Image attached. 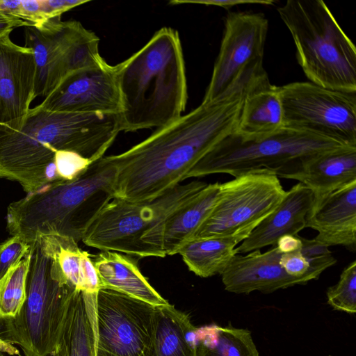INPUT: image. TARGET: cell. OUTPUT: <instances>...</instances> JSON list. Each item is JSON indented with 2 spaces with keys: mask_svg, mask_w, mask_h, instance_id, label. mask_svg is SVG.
I'll return each mask as SVG.
<instances>
[{
  "mask_svg": "<svg viewBox=\"0 0 356 356\" xmlns=\"http://www.w3.org/2000/svg\"><path fill=\"white\" fill-rule=\"evenodd\" d=\"M96 295L97 292L81 290L75 292L57 347L62 356H96Z\"/></svg>",
  "mask_w": 356,
  "mask_h": 356,
  "instance_id": "cell-22",
  "label": "cell"
},
{
  "mask_svg": "<svg viewBox=\"0 0 356 356\" xmlns=\"http://www.w3.org/2000/svg\"><path fill=\"white\" fill-rule=\"evenodd\" d=\"M306 227L318 232L314 238L326 245L356 250V181L350 183L314 204Z\"/></svg>",
  "mask_w": 356,
  "mask_h": 356,
  "instance_id": "cell-17",
  "label": "cell"
},
{
  "mask_svg": "<svg viewBox=\"0 0 356 356\" xmlns=\"http://www.w3.org/2000/svg\"><path fill=\"white\" fill-rule=\"evenodd\" d=\"M296 58L310 82L356 92V49L321 0H288L277 8Z\"/></svg>",
  "mask_w": 356,
  "mask_h": 356,
  "instance_id": "cell-6",
  "label": "cell"
},
{
  "mask_svg": "<svg viewBox=\"0 0 356 356\" xmlns=\"http://www.w3.org/2000/svg\"><path fill=\"white\" fill-rule=\"evenodd\" d=\"M54 162L60 180H72L77 177L92 163L80 154L67 150L57 151Z\"/></svg>",
  "mask_w": 356,
  "mask_h": 356,
  "instance_id": "cell-32",
  "label": "cell"
},
{
  "mask_svg": "<svg viewBox=\"0 0 356 356\" xmlns=\"http://www.w3.org/2000/svg\"><path fill=\"white\" fill-rule=\"evenodd\" d=\"M197 330L186 314L170 303L156 306L150 356H196Z\"/></svg>",
  "mask_w": 356,
  "mask_h": 356,
  "instance_id": "cell-23",
  "label": "cell"
},
{
  "mask_svg": "<svg viewBox=\"0 0 356 356\" xmlns=\"http://www.w3.org/2000/svg\"><path fill=\"white\" fill-rule=\"evenodd\" d=\"M268 21L261 13L229 12L202 102L222 97L250 65L262 62Z\"/></svg>",
  "mask_w": 356,
  "mask_h": 356,
  "instance_id": "cell-13",
  "label": "cell"
},
{
  "mask_svg": "<svg viewBox=\"0 0 356 356\" xmlns=\"http://www.w3.org/2000/svg\"><path fill=\"white\" fill-rule=\"evenodd\" d=\"M293 179L310 189L314 204L317 203L330 193L356 181V146H345L312 158Z\"/></svg>",
  "mask_w": 356,
  "mask_h": 356,
  "instance_id": "cell-19",
  "label": "cell"
},
{
  "mask_svg": "<svg viewBox=\"0 0 356 356\" xmlns=\"http://www.w3.org/2000/svg\"><path fill=\"white\" fill-rule=\"evenodd\" d=\"M1 330V329L0 328V332ZM5 354L15 356L17 355H19V352L16 347L5 341L0 337V356H5Z\"/></svg>",
  "mask_w": 356,
  "mask_h": 356,
  "instance_id": "cell-38",
  "label": "cell"
},
{
  "mask_svg": "<svg viewBox=\"0 0 356 356\" xmlns=\"http://www.w3.org/2000/svg\"><path fill=\"white\" fill-rule=\"evenodd\" d=\"M29 26L26 22L0 9V37L9 34L17 27Z\"/></svg>",
  "mask_w": 356,
  "mask_h": 356,
  "instance_id": "cell-36",
  "label": "cell"
},
{
  "mask_svg": "<svg viewBox=\"0 0 356 356\" xmlns=\"http://www.w3.org/2000/svg\"><path fill=\"white\" fill-rule=\"evenodd\" d=\"M101 288L113 289L155 306L168 304L149 283L130 257L102 251L92 259Z\"/></svg>",
  "mask_w": 356,
  "mask_h": 356,
  "instance_id": "cell-20",
  "label": "cell"
},
{
  "mask_svg": "<svg viewBox=\"0 0 356 356\" xmlns=\"http://www.w3.org/2000/svg\"><path fill=\"white\" fill-rule=\"evenodd\" d=\"M327 301L334 310L349 314L356 312V261L342 271L338 282L327 289Z\"/></svg>",
  "mask_w": 356,
  "mask_h": 356,
  "instance_id": "cell-29",
  "label": "cell"
},
{
  "mask_svg": "<svg viewBox=\"0 0 356 356\" xmlns=\"http://www.w3.org/2000/svg\"><path fill=\"white\" fill-rule=\"evenodd\" d=\"M345 146L353 145L285 127L254 138L234 131L212 147L191 168L186 179L219 173L235 177L266 170L277 177L293 179L312 158Z\"/></svg>",
  "mask_w": 356,
  "mask_h": 356,
  "instance_id": "cell-7",
  "label": "cell"
},
{
  "mask_svg": "<svg viewBox=\"0 0 356 356\" xmlns=\"http://www.w3.org/2000/svg\"><path fill=\"white\" fill-rule=\"evenodd\" d=\"M277 87L283 127L356 146V92L329 89L310 81Z\"/></svg>",
  "mask_w": 356,
  "mask_h": 356,
  "instance_id": "cell-10",
  "label": "cell"
},
{
  "mask_svg": "<svg viewBox=\"0 0 356 356\" xmlns=\"http://www.w3.org/2000/svg\"><path fill=\"white\" fill-rule=\"evenodd\" d=\"M29 262L30 253L12 266L0 279L1 319L14 318L23 305L26 299Z\"/></svg>",
  "mask_w": 356,
  "mask_h": 356,
  "instance_id": "cell-28",
  "label": "cell"
},
{
  "mask_svg": "<svg viewBox=\"0 0 356 356\" xmlns=\"http://www.w3.org/2000/svg\"><path fill=\"white\" fill-rule=\"evenodd\" d=\"M281 252L274 246L261 253L254 250L243 256L236 254L220 275L225 289L236 294L258 291L270 293L308 281L289 275L280 265Z\"/></svg>",
  "mask_w": 356,
  "mask_h": 356,
  "instance_id": "cell-16",
  "label": "cell"
},
{
  "mask_svg": "<svg viewBox=\"0 0 356 356\" xmlns=\"http://www.w3.org/2000/svg\"><path fill=\"white\" fill-rule=\"evenodd\" d=\"M196 356H260L251 332L230 324L197 327Z\"/></svg>",
  "mask_w": 356,
  "mask_h": 356,
  "instance_id": "cell-26",
  "label": "cell"
},
{
  "mask_svg": "<svg viewBox=\"0 0 356 356\" xmlns=\"http://www.w3.org/2000/svg\"><path fill=\"white\" fill-rule=\"evenodd\" d=\"M156 307L106 288L97 292L96 356H150Z\"/></svg>",
  "mask_w": 356,
  "mask_h": 356,
  "instance_id": "cell-12",
  "label": "cell"
},
{
  "mask_svg": "<svg viewBox=\"0 0 356 356\" xmlns=\"http://www.w3.org/2000/svg\"><path fill=\"white\" fill-rule=\"evenodd\" d=\"M117 169L103 156L72 180L49 184L11 202L6 229L31 244L39 236L78 243L104 207L115 197Z\"/></svg>",
  "mask_w": 356,
  "mask_h": 356,
  "instance_id": "cell-4",
  "label": "cell"
},
{
  "mask_svg": "<svg viewBox=\"0 0 356 356\" xmlns=\"http://www.w3.org/2000/svg\"><path fill=\"white\" fill-rule=\"evenodd\" d=\"M39 105L53 112L120 113L116 66L106 62L69 74Z\"/></svg>",
  "mask_w": 356,
  "mask_h": 356,
  "instance_id": "cell-14",
  "label": "cell"
},
{
  "mask_svg": "<svg viewBox=\"0 0 356 356\" xmlns=\"http://www.w3.org/2000/svg\"><path fill=\"white\" fill-rule=\"evenodd\" d=\"M24 46L32 49L35 62V97H46L67 75L95 62L90 31L78 21L54 17L38 26H24Z\"/></svg>",
  "mask_w": 356,
  "mask_h": 356,
  "instance_id": "cell-11",
  "label": "cell"
},
{
  "mask_svg": "<svg viewBox=\"0 0 356 356\" xmlns=\"http://www.w3.org/2000/svg\"><path fill=\"white\" fill-rule=\"evenodd\" d=\"M282 127L283 112L277 87L266 76L246 94L235 132L245 138H261Z\"/></svg>",
  "mask_w": 356,
  "mask_h": 356,
  "instance_id": "cell-21",
  "label": "cell"
},
{
  "mask_svg": "<svg viewBox=\"0 0 356 356\" xmlns=\"http://www.w3.org/2000/svg\"><path fill=\"white\" fill-rule=\"evenodd\" d=\"M313 204L312 191L302 183L296 184L286 191L277 208L236 248V253H248L268 245L275 246L282 236L298 235L306 227V218Z\"/></svg>",
  "mask_w": 356,
  "mask_h": 356,
  "instance_id": "cell-18",
  "label": "cell"
},
{
  "mask_svg": "<svg viewBox=\"0 0 356 356\" xmlns=\"http://www.w3.org/2000/svg\"><path fill=\"white\" fill-rule=\"evenodd\" d=\"M302 247L300 252L306 257L312 270L321 275L325 269L334 265L337 259L326 245L314 238L306 239L300 236Z\"/></svg>",
  "mask_w": 356,
  "mask_h": 356,
  "instance_id": "cell-31",
  "label": "cell"
},
{
  "mask_svg": "<svg viewBox=\"0 0 356 356\" xmlns=\"http://www.w3.org/2000/svg\"><path fill=\"white\" fill-rule=\"evenodd\" d=\"M3 320L0 318V328L1 329L2 328V325H3Z\"/></svg>",
  "mask_w": 356,
  "mask_h": 356,
  "instance_id": "cell-40",
  "label": "cell"
},
{
  "mask_svg": "<svg viewBox=\"0 0 356 356\" xmlns=\"http://www.w3.org/2000/svg\"><path fill=\"white\" fill-rule=\"evenodd\" d=\"M88 0H42V7L47 20L61 17L62 14L73 8L87 3Z\"/></svg>",
  "mask_w": 356,
  "mask_h": 356,
  "instance_id": "cell-34",
  "label": "cell"
},
{
  "mask_svg": "<svg viewBox=\"0 0 356 356\" xmlns=\"http://www.w3.org/2000/svg\"><path fill=\"white\" fill-rule=\"evenodd\" d=\"M280 265L290 276L302 278L309 282L319 277L311 268L308 259L300 250L290 253L281 254Z\"/></svg>",
  "mask_w": 356,
  "mask_h": 356,
  "instance_id": "cell-33",
  "label": "cell"
},
{
  "mask_svg": "<svg viewBox=\"0 0 356 356\" xmlns=\"http://www.w3.org/2000/svg\"><path fill=\"white\" fill-rule=\"evenodd\" d=\"M115 66L122 131L160 129L181 117L187 83L176 30L161 28L140 50Z\"/></svg>",
  "mask_w": 356,
  "mask_h": 356,
  "instance_id": "cell-3",
  "label": "cell"
},
{
  "mask_svg": "<svg viewBox=\"0 0 356 356\" xmlns=\"http://www.w3.org/2000/svg\"><path fill=\"white\" fill-rule=\"evenodd\" d=\"M207 184H178L157 197L129 202L114 197L102 210L81 241L102 251L165 257L163 236L171 216Z\"/></svg>",
  "mask_w": 356,
  "mask_h": 356,
  "instance_id": "cell-8",
  "label": "cell"
},
{
  "mask_svg": "<svg viewBox=\"0 0 356 356\" xmlns=\"http://www.w3.org/2000/svg\"><path fill=\"white\" fill-rule=\"evenodd\" d=\"M275 3L272 0H172L169 2L170 4L181 3H198L206 6H215L225 9H229L234 6L242 4H262L264 6H272Z\"/></svg>",
  "mask_w": 356,
  "mask_h": 356,
  "instance_id": "cell-35",
  "label": "cell"
},
{
  "mask_svg": "<svg viewBox=\"0 0 356 356\" xmlns=\"http://www.w3.org/2000/svg\"><path fill=\"white\" fill-rule=\"evenodd\" d=\"M121 131L119 113L53 112L38 104L17 120L0 123V179L35 192L60 180L57 151H72L93 163Z\"/></svg>",
  "mask_w": 356,
  "mask_h": 356,
  "instance_id": "cell-2",
  "label": "cell"
},
{
  "mask_svg": "<svg viewBox=\"0 0 356 356\" xmlns=\"http://www.w3.org/2000/svg\"><path fill=\"white\" fill-rule=\"evenodd\" d=\"M275 247L282 253H290L300 250L302 247L300 236L298 235L285 234L280 237Z\"/></svg>",
  "mask_w": 356,
  "mask_h": 356,
  "instance_id": "cell-37",
  "label": "cell"
},
{
  "mask_svg": "<svg viewBox=\"0 0 356 356\" xmlns=\"http://www.w3.org/2000/svg\"><path fill=\"white\" fill-rule=\"evenodd\" d=\"M0 37V123L24 117L35 99L36 66L29 47Z\"/></svg>",
  "mask_w": 356,
  "mask_h": 356,
  "instance_id": "cell-15",
  "label": "cell"
},
{
  "mask_svg": "<svg viewBox=\"0 0 356 356\" xmlns=\"http://www.w3.org/2000/svg\"><path fill=\"white\" fill-rule=\"evenodd\" d=\"M285 193L279 177L266 170L248 172L220 184L215 205L192 239L239 236L244 240Z\"/></svg>",
  "mask_w": 356,
  "mask_h": 356,
  "instance_id": "cell-9",
  "label": "cell"
},
{
  "mask_svg": "<svg viewBox=\"0 0 356 356\" xmlns=\"http://www.w3.org/2000/svg\"><path fill=\"white\" fill-rule=\"evenodd\" d=\"M18 356H21V355H19ZM46 356H62V354H61V352L60 351V350L57 348V349L56 350V351L54 353L47 355Z\"/></svg>",
  "mask_w": 356,
  "mask_h": 356,
  "instance_id": "cell-39",
  "label": "cell"
},
{
  "mask_svg": "<svg viewBox=\"0 0 356 356\" xmlns=\"http://www.w3.org/2000/svg\"><path fill=\"white\" fill-rule=\"evenodd\" d=\"M50 236L54 257L61 273L76 289L87 292L89 284L97 276L90 255L71 238Z\"/></svg>",
  "mask_w": 356,
  "mask_h": 356,
  "instance_id": "cell-27",
  "label": "cell"
},
{
  "mask_svg": "<svg viewBox=\"0 0 356 356\" xmlns=\"http://www.w3.org/2000/svg\"><path fill=\"white\" fill-rule=\"evenodd\" d=\"M263 77L245 70L220 98L202 104L128 150L107 156L117 169L115 197L142 202L181 184L217 143L236 131L245 97Z\"/></svg>",
  "mask_w": 356,
  "mask_h": 356,
  "instance_id": "cell-1",
  "label": "cell"
},
{
  "mask_svg": "<svg viewBox=\"0 0 356 356\" xmlns=\"http://www.w3.org/2000/svg\"><path fill=\"white\" fill-rule=\"evenodd\" d=\"M76 291L57 264L50 236H38L31 247L26 299L14 318L2 319L1 338L24 356L54 353Z\"/></svg>",
  "mask_w": 356,
  "mask_h": 356,
  "instance_id": "cell-5",
  "label": "cell"
},
{
  "mask_svg": "<svg viewBox=\"0 0 356 356\" xmlns=\"http://www.w3.org/2000/svg\"><path fill=\"white\" fill-rule=\"evenodd\" d=\"M31 244L13 235L0 244V279L15 264L30 253Z\"/></svg>",
  "mask_w": 356,
  "mask_h": 356,
  "instance_id": "cell-30",
  "label": "cell"
},
{
  "mask_svg": "<svg viewBox=\"0 0 356 356\" xmlns=\"http://www.w3.org/2000/svg\"><path fill=\"white\" fill-rule=\"evenodd\" d=\"M243 238L221 236L192 239L178 251L189 270L201 277L221 275L237 254L236 246Z\"/></svg>",
  "mask_w": 356,
  "mask_h": 356,
  "instance_id": "cell-25",
  "label": "cell"
},
{
  "mask_svg": "<svg viewBox=\"0 0 356 356\" xmlns=\"http://www.w3.org/2000/svg\"><path fill=\"white\" fill-rule=\"evenodd\" d=\"M220 187V183L207 184L171 216L163 236L165 255L177 254L180 248L192 239L215 205Z\"/></svg>",
  "mask_w": 356,
  "mask_h": 356,
  "instance_id": "cell-24",
  "label": "cell"
}]
</instances>
